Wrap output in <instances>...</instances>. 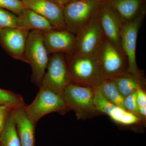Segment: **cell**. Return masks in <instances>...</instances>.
I'll use <instances>...</instances> for the list:
<instances>
[{
    "label": "cell",
    "instance_id": "1",
    "mask_svg": "<svg viewBox=\"0 0 146 146\" xmlns=\"http://www.w3.org/2000/svg\"><path fill=\"white\" fill-rule=\"evenodd\" d=\"M65 58L71 83L95 89L106 80L95 56L74 53L65 55Z\"/></svg>",
    "mask_w": 146,
    "mask_h": 146
},
{
    "label": "cell",
    "instance_id": "2",
    "mask_svg": "<svg viewBox=\"0 0 146 146\" xmlns=\"http://www.w3.org/2000/svg\"><path fill=\"white\" fill-rule=\"evenodd\" d=\"M94 88L70 83L62 97L70 110L75 112L78 119L85 120L101 113L94 104Z\"/></svg>",
    "mask_w": 146,
    "mask_h": 146
},
{
    "label": "cell",
    "instance_id": "3",
    "mask_svg": "<svg viewBox=\"0 0 146 146\" xmlns=\"http://www.w3.org/2000/svg\"><path fill=\"white\" fill-rule=\"evenodd\" d=\"M25 56L27 63L31 67V81L39 88L49 57L43 42L42 31L34 30L30 32L27 39Z\"/></svg>",
    "mask_w": 146,
    "mask_h": 146
},
{
    "label": "cell",
    "instance_id": "4",
    "mask_svg": "<svg viewBox=\"0 0 146 146\" xmlns=\"http://www.w3.org/2000/svg\"><path fill=\"white\" fill-rule=\"evenodd\" d=\"M39 88L33 102L25 107L27 115L36 124L47 114L53 112L64 114L70 111L62 96L44 86Z\"/></svg>",
    "mask_w": 146,
    "mask_h": 146
},
{
    "label": "cell",
    "instance_id": "5",
    "mask_svg": "<svg viewBox=\"0 0 146 146\" xmlns=\"http://www.w3.org/2000/svg\"><path fill=\"white\" fill-rule=\"evenodd\" d=\"M102 0L72 1L63 8L66 28L76 35L96 16Z\"/></svg>",
    "mask_w": 146,
    "mask_h": 146
},
{
    "label": "cell",
    "instance_id": "6",
    "mask_svg": "<svg viewBox=\"0 0 146 146\" xmlns=\"http://www.w3.org/2000/svg\"><path fill=\"white\" fill-rule=\"evenodd\" d=\"M94 56L106 80L127 71L128 61L125 54L105 37Z\"/></svg>",
    "mask_w": 146,
    "mask_h": 146
},
{
    "label": "cell",
    "instance_id": "7",
    "mask_svg": "<svg viewBox=\"0 0 146 146\" xmlns=\"http://www.w3.org/2000/svg\"><path fill=\"white\" fill-rule=\"evenodd\" d=\"M146 8L133 20L122 23L121 44L122 49L127 58V71L133 74L141 72L137 66L136 60V47L138 32L145 19Z\"/></svg>",
    "mask_w": 146,
    "mask_h": 146
},
{
    "label": "cell",
    "instance_id": "8",
    "mask_svg": "<svg viewBox=\"0 0 146 146\" xmlns=\"http://www.w3.org/2000/svg\"><path fill=\"white\" fill-rule=\"evenodd\" d=\"M46 70L41 86L50 89L62 96L64 90L71 83L65 54L55 53L50 55Z\"/></svg>",
    "mask_w": 146,
    "mask_h": 146
},
{
    "label": "cell",
    "instance_id": "9",
    "mask_svg": "<svg viewBox=\"0 0 146 146\" xmlns=\"http://www.w3.org/2000/svg\"><path fill=\"white\" fill-rule=\"evenodd\" d=\"M98 14L76 35V46L74 53L86 56L96 54L104 38L98 20Z\"/></svg>",
    "mask_w": 146,
    "mask_h": 146
},
{
    "label": "cell",
    "instance_id": "10",
    "mask_svg": "<svg viewBox=\"0 0 146 146\" xmlns=\"http://www.w3.org/2000/svg\"><path fill=\"white\" fill-rule=\"evenodd\" d=\"M30 31L18 27L3 29L0 30V44L11 56L27 63L25 51Z\"/></svg>",
    "mask_w": 146,
    "mask_h": 146
},
{
    "label": "cell",
    "instance_id": "11",
    "mask_svg": "<svg viewBox=\"0 0 146 146\" xmlns=\"http://www.w3.org/2000/svg\"><path fill=\"white\" fill-rule=\"evenodd\" d=\"M43 42L49 55L55 53L73 54L76 46V35L67 29L54 28L42 32Z\"/></svg>",
    "mask_w": 146,
    "mask_h": 146
},
{
    "label": "cell",
    "instance_id": "12",
    "mask_svg": "<svg viewBox=\"0 0 146 146\" xmlns=\"http://www.w3.org/2000/svg\"><path fill=\"white\" fill-rule=\"evenodd\" d=\"M98 20L105 38L119 49L121 50V22L109 7L102 1L98 14Z\"/></svg>",
    "mask_w": 146,
    "mask_h": 146
},
{
    "label": "cell",
    "instance_id": "13",
    "mask_svg": "<svg viewBox=\"0 0 146 146\" xmlns=\"http://www.w3.org/2000/svg\"><path fill=\"white\" fill-rule=\"evenodd\" d=\"M94 103L100 113L107 115L115 122L123 125H142L144 123L136 116L125 110L112 104L103 96L98 89H94Z\"/></svg>",
    "mask_w": 146,
    "mask_h": 146
},
{
    "label": "cell",
    "instance_id": "14",
    "mask_svg": "<svg viewBox=\"0 0 146 146\" xmlns=\"http://www.w3.org/2000/svg\"><path fill=\"white\" fill-rule=\"evenodd\" d=\"M25 7L30 9L50 22L55 28L67 29L63 8L48 0H22Z\"/></svg>",
    "mask_w": 146,
    "mask_h": 146
},
{
    "label": "cell",
    "instance_id": "15",
    "mask_svg": "<svg viewBox=\"0 0 146 146\" xmlns=\"http://www.w3.org/2000/svg\"><path fill=\"white\" fill-rule=\"evenodd\" d=\"M25 106L12 108L11 113L15 121L21 146H35L36 124L27 115Z\"/></svg>",
    "mask_w": 146,
    "mask_h": 146
},
{
    "label": "cell",
    "instance_id": "16",
    "mask_svg": "<svg viewBox=\"0 0 146 146\" xmlns=\"http://www.w3.org/2000/svg\"><path fill=\"white\" fill-rule=\"evenodd\" d=\"M121 23L133 20L146 8V0H102Z\"/></svg>",
    "mask_w": 146,
    "mask_h": 146
},
{
    "label": "cell",
    "instance_id": "17",
    "mask_svg": "<svg viewBox=\"0 0 146 146\" xmlns=\"http://www.w3.org/2000/svg\"><path fill=\"white\" fill-rule=\"evenodd\" d=\"M110 80L124 98L138 88L146 89V79L143 70L138 74H132L127 71Z\"/></svg>",
    "mask_w": 146,
    "mask_h": 146
},
{
    "label": "cell",
    "instance_id": "18",
    "mask_svg": "<svg viewBox=\"0 0 146 146\" xmlns=\"http://www.w3.org/2000/svg\"><path fill=\"white\" fill-rule=\"evenodd\" d=\"M16 27L26 29L30 31L37 30L42 32L55 28L46 18L30 9L25 7L17 16Z\"/></svg>",
    "mask_w": 146,
    "mask_h": 146
},
{
    "label": "cell",
    "instance_id": "19",
    "mask_svg": "<svg viewBox=\"0 0 146 146\" xmlns=\"http://www.w3.org/2000/svg\"><path fill=\"white\" fill-rule=\"evenodd\" d=\"M1 146H21L15 121L11 112L0 135Z\"/></svg>",
    "mask_w": 146,
    "mask_h": 146
},
{
    "label": "cell",
    "instance_id": "20",
    "mask_svg": "<svg viewBox=\"0 0 146 146\" xmlns=\"http://www.w3.org/2000/svg\"><path fill=\"white\" fill-rule=\"evenodd\" d=\"M96 89L110 102L125 110L124 105V98L120 94L112 80H106Z\"/></svg>",
    "mask_w": 146,
    "mask_h": 146
},
{
    "label": "cell",
    "instance_id": "21",
    "mask_svg": "<svg viewBox=\"0 0 146 146\" xmlns=\"http://www.w3.org/2000/svg\"><path fill=\"white\" fill-rule=\"evenodd\" d=\"M0 104L16 108L25 106L23 98L21 95L11 91L0 89Z\"/></svg>",
    "mask_w": 146,
    "mask_h": 146
},
{
    "label": "cell",
    "instance_id": "22",
    "mask_svg": "<svg viewBox=\"0 0 146 146\" xmlns=\"http://www.w3.org/2000/svg\"><path fill=\"white\" fill-rule=\"evenodd\" d=\"M17 16L10 11L0 8V30L9 27H16Z\"/></svg>",
    "mask_w": 146,
    "mask_h": 146
},
{
    "label": "cell",
    "instance_id": "23",
    "mask_svg": "<svg viewBox=\"0 0 146 146\" xmlns=\"http://www.w3.org/2000/svg\"><path fill=\"white\" fill-rule=\"evenodd\" d=\"M136 91L125 98L124 101L125 108L126 111L139 118L144 124H145L146 122L144 121L139 113L136 102Z\"/></svg>",
    "mask_w": 146,
    "mask_h": 146
},
{
    "label": "cell",
    "instance_id": "24",
    "mask_svg": "<svg viewBox=\"0 0 146 146\" xmlns=\"http://www.w3.org/2000/svg\"><path fill=\"white\" fill-rule=\"evenodd\" d=\"M25 7L22 1L19 0H0V8L7 9L17 16Z\"/></svg>",
    "mask_w": 146,
    "mask_h": 146
},
{
    "label": "cell",
    "instance_id": "25",
    "mask_svg": "<svg viewBox=\"0 0 146 146\" xmlns=\"http://www.w3.org/2000/svg\"><path fill=\"white\" fill-rule=\"evenodd\" d=\"M12 108L9 106L0 104V131L2 130L7 118Z\"/></svg>",
    "mask_w": 146,
    "mask_h": 146
},
{
    "label": "cell",
    "instance_id": "26",
    "mask_svg": "<svg viewBox=\"0 0 146 146\" xmlns=\"http://www.w3.org/2000/svg\"><path fill=\"white\" fill-rule=\"evenodd\" d=\"M146 89L139 88L136 90V102L138 105V110L143 108H146Z\"/></svg>",
    "mask_w": 146,
    "mask_h": 146
},
{
    "label": "cell",
    "instance_id": "27",
    "mask_svg": "<svg viewBox=\"0 0 146 146\" xmlns=\"http://www.w3.org/2000/svg\"><path fill=\"white\" fill-rule=\"evenodd\" d=\"M48 1L56 4L63 8L71 2V0H48Z\"/></svg>",
    "mask_w": 146,
    "mask_h": 146
},
{
    "label": "cell",
    "instance_id": "28",
    "mask_svg": "<svg viewBox=\"0 0 146 146\" xmlns=\"http://www.w3.org/2000/svg\"><path fill=\"white\" fill-rule=\"evenodd\" d=\"M82 1V0H71V2L76 1Z\"/></svg>",
    "mask_w": 146,
    "mask_h": 146
},
{
    "label": "cell",
    "instance_id": "29",
    "mask_svg": "<svg viewBox=\"0 0 146 146\" xmlns=\"http://www.w3.org/2000/svg\"><path fill=\"white\" fill-rule=\"evenodd\" d=\"M1 131H0V135H1Z\"/></svg>",
    "mask_w": 146,
    "mask_h": 146
},
{
    "label": "cell",
    "instance_id": "30",
    "mask_svg": "<svg viewBox=\"0 0 146 146\" xmlns=\"http://www.w3.org/2000/svg\"><path fill=\"white\" fill-rule=\"evenodd\" d=\"M19 1H22V0H19Z\"/></svg>",
    "mask_w": 146,
    "mask_h": 146
}]
</instances>
